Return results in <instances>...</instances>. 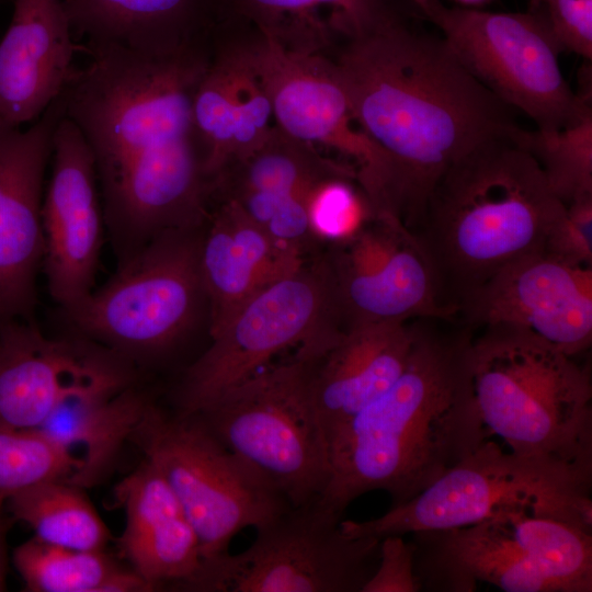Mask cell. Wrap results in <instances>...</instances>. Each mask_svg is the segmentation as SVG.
<instances>
[{"instance_id":"obj_1","label":"cell","mask_w":592,"mask_h":592,"mask_svg":"<svg viewBox=\"0 0 592 592\" xmlns=\"http://www.w3.org/2000/svg\"><path fill=\"white\" fill-rule=\"evenodd\" d=\"M64 89L65 114L94 160L105 228L119 264L159 235L202 228L210 185L193 117L212 36L167 53L87 44Z\"/></svg>"},{"instance_id":"obj_2","label":"cell","mask_w":592,"mask_h":592,"mask_svg":"<svg viewBox=\"0 0 592 592\" xmlns=\"http://www.w3.org/2000/svg\"><path fill=\"white\" fill-rule=\"evenodd\" d=\"M391 21L326 56L357 126L394 161L401 218L413 229L433 186L478 146L511 136L513 109L483 87L441 35Z\"/></svg>"},{"instance_id":"obj_3","label":"cell","mask_w":592,"mask_h":592,"mask_svg":"<svg viewBox=\"0 0 592 592\" xmlns=\"http://www.w3.org/2000/svg\"><path fill=\"white\" fill-rule=\"evenodd\" d=\"M430 321L419 320L396 382L330 440V479L319 498L327 510L342 516L374 490L403 503L478 446L464 363L471 330L445 332Z\"/></svg>"},{"instance_id":"obj_4","label":"cell","mask_w":592,"mask_h":592,"mask_svg":"<svg viewBox=\"0 0 592 592\" xmlns=\"http://www.w3.org/2000/svg\"><path fill=\"white\" fill-rule=\"evenodd\" d=\"M513 134L478 146L451 166L413 228L433 260L446 300L457 308L500 269L544 250L566 208Z\"/></svg>"},{"instance_id":"obj_5","label":"cell","mask_w":592,"mask_h":592,"mask_svg":"<svg viewBox=\"0 0 592 592\" xmlns=\"http://www.w3.org/2000/svg\"><path fill=\"white\" fill-rule=\"evenodd\" d=\"M464 363L478 445L592 470L589 367L506 326L471 334Z\"/></svg>"},{"instance_id":"obj_6","label":"cell","mask_w":592,"mask_h":592,"mask_svg":"<svg viewBox=\"0 0 592 592\" xmlns=\"http://www.w3.org/2000/svg\"><path fill=\"white\" fill-rule=\"evenodd\" d=\"M422 588L473 592H591L592 535L532 509L503 510L470 525L413 533Z\"/></svg>"},{"instance_id":"obj_7","label":"cell","mask_w":592,"mask_h":592,"mask_svg":"<svg viewBox=\"0 0 592 592\" xmlns=\"http://www.w3.org/2000/svg\"><path fill=\"white\" fill-rule=\"evenodd\" d=\"M591 482L592 470L520 457L483 442L406 502L375 519L342 520L340 527L351 537L382 539L466 526L526 508L591 533Z\"/></svg>"},{"instance_id":"obj_8","label":"cell","mask_w":592,"mask_h":592,"mask_svg":"<svg viewBox=\"0 0 592 592\" xmlns=\"http://www.w3.org/2000/svg\"><path fill=\"white\" fill-rule=\"evenodd\" d=\"M203 227L153 238L117 264L104 284L62 310L67 322L127 361L173 350L207 305L198 262Z\"/></svg>"},{"instance_id":"obj_9","label":"cell","mask_w":592,"mask_h":592,"mask_svg":"<svg viewBox=\"0 0 592 592\" xmlns=\"http://www.w3.org/2000/svg\"><path fill=\"white\" fill-rule=\"evenodd\" d=\"M193 415L266 477L292 506L322 496L331 471L329 446L298 352L263 366Z\"/></svg>"},{"instance_id":"obj_10","label":"cell","mask_w":592,"mask_h":592,"mask_svg":"<svg viewBox=\"0 0 592 592\" xmlns=\"http://www.w3.org/2000/svg\"><path fill=\"white\" fill-rule=\"evenodd\" d=\"M410 1L465 68L499 100L526 114L537 129H562L592 111L591 99L574 92L563 78L561 52L532 12Z\"/></svg>"},{"instance_id":"obj_11","label":"cell","mask_w":592,"mask_h":592,"mask_svg":"<svg viewBox=\"0 0 592 592\" xmlns=\"http://www.w3.org/2000/svg\"><path fill=\"white\" fill-rule=\"evenodd\" d=\"M192 523L205 561L292 505L259 470L224 446L193 414L168 418L152 405L133 435Z\"/></svg>"},{"instance_id":"obj_12","label":"cell","mask_w":592,"mask_h":592,"mask_svg":"<svg viewBox=\"0 0 592 592\" xmlns=\"http://www.w3.org/2000/svg\"><path fill=\"white\" fill-rule=\"evenodd\" d=\"M223 34L259 78L277 126L350 158L376 215L401 218L396 166L355 123L331 60L322 54L288 50L253 26L238 37L227 29Z\"/></svg>"},{"instance_id":"obj_13","label":"cell","mask_w":592,"mask_h":592,"mask_svg":"<svg viewBox=\"0 0 592 592\" xmlns=\"http://www.w3.org/2000/svg\"><path fill=\"white\" fill-rule=\"evenodd\" d=\"M341 521L319 500L291 506L255 528L244 550L205 561L195 591L361 592L380 539L348 536Z\"/></svg>"},{"instance_id":"obj_14","label":"cell","mask_w":592,"mask_h":592,"mask_svg":"<svg viewBox=\"0 0 592 592\" xmlns=\"http://www.w3.org/2000/svg\"><path fill=\"white\" fill-rule=\"evenodd\" d=\"M341 326L323 258L246 300L215 332L186 369L178 391L179 414H194L270 363L285 349Z\"/></svg>"},{"instance_id":"obj_15","label":"cell","mask_w":592,"mask_h":592,"mask_svg":"<svg viewBox=\"0 0 592 592\" xmlns=\"http://www.w3.org/2000/svg\"><path fill=\"white\" fill-rule=\"evenodd\" d=\"M342 327L418 319L452 321L458 308L444 295L424 244L394 214L375 215L322 257Z\"/></svg>"},{"instance_id":"obj_16","label":"cell","mask_w":592,"mask_h":592,"mask_svg":"<svg viewBox=\"0 0 592 592\" xmlns=\"http://www.w3.org/2000/svg\"><path fill=\"white\" fill-rule=\"evenodd\" d=\"M129 361L82 337L50 339L31 320L0 323V426H41L67 400L132 386Z\"/></svg>"},{"instance_id":"obj_17","label":"cell","mask_w":592,"mask_h":592,"mask_svg":"<svg viewBox=\"0 0 592 592\" xmlns=\"http://www.w3.org/2000/svg\"><path fill=\"white\" fill-rule=\"evenodd\" d=\"M458 309L470 330L515 328L574 357L592 342V267L534 252L469 292Z\"/></svg>"},{"instance_id":"obj_18","label":"cell","mask_w":592,"mask_h":592,"mask_svg":"<svg viewBox=\"0 0 592 592\" xmlns=\"http://www.w3.org/2000/svg\"><path fill=\"white\" fill-rule=\"evenodd\" d=\"M61 94L26 128L0 121V323L31 320L43 265L42 202Z\"/></svg>"},{"instance_id":"obj_19","label":"cell","mask_w":592,"mask_h":592,"mask_svg":"<svg viewBox=\"0 0 592 592\" xmlns=\"http://www.w3.org/2000/svg\"><path fill=\"white\" fill-rule=\"evenodd\" d=\"M42 228V270L50 297L65 310L94 288L106 232L92 153L66 114L54 135Z\"/></svg>"},{"instance_id":"obj_20","label":"cell","mask_w":592,"mask_h":592,"mask_svg":"<svg viewBox=\"0 0 592 592\" xmlns=\"http://www.w3.org/2000/svg\"><path fill=\"white\" fill-rule=\"evenodd\" d=\"M419 320L331 328L298 346L309 399L328 446L344 424L401 375Z\"/></svg>"},{"instance_id":"obj_21","label":"cell","mask_w":592,"mask_h":592,"mask_svg":"<svg viewBox=\"0 0 592 592\" xmlns=\"http://www.w3.org/2000/svg\"><path fill=\"white\" fill-rule=\"evenodd\" d=\"M76 49L65 0H14L0 39V121L37 119L71 78Z\"/></svg>"},{"instance_id":"obj_22","label":"cell","mask_w":592,"mask_h":592,"mask_svg":"<svg viewBox=\"0 0 592 592\" xmlns=\"http://www.w3.org/2000/svg\"><path fill=\"white\" fill-rule=\"evenodd\" d=\"M126 514L119 546L150 587L194 591L204 570L197 534L177 496L147 459L117 486Z\"/></svg>"},{"instance_id":"obj_23","label":"cell","mask_w":592,"mask_h":592,"mask_svg":"<svg viewBox=\"0 0 592 592\" xmlns=\"http://www.w3.org/2000/svg\"><path fill=\"white\" fill-rule=\"evenodd\" d=\"M198 262L210 334L251 296L306 261L269 236L235 201L221 198L203 227Z\"/></svg>"},{"instance_id":"obj_24","label":"cell","mask_w":592,"mask_h":592,"mask_svg":"<svg viewBox=\"0 0 592 592\" xmlns=\"http://www.w3.org/2000/svg\"><path fill=\"white\" fill-rule=\"evenodd\" d=\"M273 116L259 78L227 38L212 31V55L196 88L193 117L209 182L266 138Z\"/></svg>"},{"instance_id":"obj_25","label":"cell","mask_w":592,"mask_h":592,"mask_svg":"<svg viewBox=\"0 0 592 592\" xmlns=\"http://www.w3.org/2000/svg\"><path fill=\"white\" fill-rule=\"evenodd\" d=\"M73 35L87 44L160 54L207 36L214 0H65Z\"/></svg>"},{"instance_id":"obj_26","label":"cell","mask_w":592,"mask_h":592,"mask_svg":"<svg viewBox=\"0 0 592 592\" xmlns=\"http://www.w3.org/2000/svg\"><path fill=\"white\" fill-rule=\"evenodd\" d=\"M150 406L133 386L93 391L67 400L37 430L78 455L82 468L75 485L91 487L133 439Z\"/></svg>"},{"instance_id":"obj_27","label":"cell","mask_w":592,"mask_h":592,"mask_svg":"<svg viewBox=\"0 0 592 592\" xmlns=\"http://www.w3.org/2000/svg\"><path fill=\"white\" fill-rule=\"evenodd\" d=\"M345 175L357 178L354 166L323 157L314 145L275 125L258 148L212 181L210 192L212 197L257 190L308 198L320 183Z\"/></svg>"},{"instance_id":"obj_28","label":"cell","mask_w":592,"mask_h":592,"mask_svg":"<svg viewBox=\"0 0 592 592\" xmlns=\"http://www.w3.org/2000/svg\"><path fill=\"white\" fill-rule=\"evenodd\" d=\"M13 563L29 592L151 591L134 570H125L103 550H79L33 537L13 551Z\"/></svg>"},{"instance_id":"obj_29","label":"cell","mask_w":592,"mask_h":592,"mask_svg":"<svg viewBox=\"0 0 592 592\" xmlns=\"http://www.w3.org/2000/svg\"><path fill=\"white\" fill-rule=\"evenodd\" d=\"M7 504L13 517L27 524L38 539L79 550H103L110 533L82 493L65 480H49L11 497Z\"/></svg>"},{"instance_id":"obj_30","label":"cell","mask_w":592,"mask_h":592,"mask_svg":"<svg viewBox=\"0 0 592 592\" xmlns=\"http://www.w3.org/2000/svg\"><path fill=\"white\" fill-rule=\"evenodd\" d=\"M319 0H214V15L244 22L280 44L305 54H328L338 43Z\"/></svg>"},{"instance_id":"obj_31","label":"cell","mask_w":592,"mask_h":592,"mask_svg":"<svg viewBox=\"0 0 592 592\" xmlns=\"http://www.w3.org/2000/svg\"><path fill=\"white\" fill-rule=\"evenodd\" d=\"M516 144L538 162L554 194L565 204L592 195V111L556 130L517 127Z\"/></svg>"},{"instance_id":"obj_32","label":"cell","mask_w":592,"mask_h":592,"mask_svg":"<svg viewBox=\"0 0 592 592\" xmlns=\"http://www.w3.org/2000/svg\"><path fill=\"white\" fill-rule=\"evenodd\" d=\"M82 460L37 429L0 426V505L16 493L49 480L75 485Z\"/></svg>"},{"instance_id":"obj_33","label":"cell","mask_w":592,"mask_h":592,"mask_svg":"<svg viewBox=\"0 0 592 592\" xmlns=\"http://www.w3.org/2000/svg\"><path fill=\"white\" fill-rule=\"evenodd\" d=\"M219 197L235 201L269 236L303 257L320 242L310 227L306 197L257 190L234 191Z\"/></svg>"},{"instance_id":"obj_34","label":"cell","mask_w":592,"mask_h":592,"mask_svg":"<svg viewBox=\"0 0 592 592\" xmlns=\"http://www.w3.org/2000/svg\"><path fill=\"white\" fill-rule=\"evenodd\" d=\"M310 227L329 243L356 232L376 213L354 175L337 177L317 185L308 197Z\"/></svg>"},{"instance_id":"obj_35","label":"cell","mask_w":592,"mask_h":592,"mask_svg":"<svg viewBox=\"0 0 592 592\" xmlns=\"http://www.w3.org/2000/svg\"><path fill=\"white\" fill-rule=\"evenodd\" d=\"M559 50L592 59V0H530Z\"/></svg>"},{"instance_id":"obj_36","label":"cell","mask_w":592,"mask_h":592,"mask_svg":"<svg viewBox=\"0 0 592 592\" xmlns=\"http://www.w3.org/2000/svg\"><path fill=\"white\" fill-rule=\"evenodd\" d=\"M544 251L565 263L592 267V195L566 205L546 237Z\"/></svg>"},{"instance_id":"obj_37","label":"cell","mask_w":592,"mask_h":592,"mask_svg":"<svg viewBox=\"0 0 592 592\" xmlns=\"http://www.w3.org/2000/svg\"><path fill=\"white\" fill-rule=\"evenodd\" d=\"M414 543L401 535L380 539L376 568L361 592H417L421 584L414 568Z\"/></svg>"},{"instance_id":"obj_38","label":"cell","mask_w":592,"mask_h":592,"mask_svg":"<svg viewBox=\"0 0 592 592\" xmlns=\"http://www.w3.org/2000/svg\"><path fill=\"white\" fill-rule=\"evenodd\" d=\"M10 521L3 514V506L0 505V591L5 590V581L8 573V550H7V532Z\"/></svg>"},{"instance_id":"obj_39","label":"cell","mask_w":592,"mask_h":592,"mask_svg":"<svg viewBox=\"0 0 592 592\" xmlns=\"http://www.w3.org/2000/svg\"><path fill=\"white\" fill-rule=\"evenodd\" d=\"M457 5L468 7V8H480L492 0H453Z\"/></svg>"}]
</instances>
